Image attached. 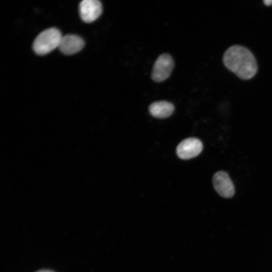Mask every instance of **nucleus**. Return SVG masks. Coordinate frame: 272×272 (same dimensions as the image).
Listing matches in <instances>:
<instances>
[{
	"label": "nucleus",
	"instance_id": "0eeeda50",
	"mask_svg": "<svg viewBox=\"0 0 272 272\" xmlns=\"http://www.w3.org/2000/svg\"><path fill=\"white\" fill-rule=\"evenodd\" d=\"M84 45V41L81 37L70 34L62 36L58 48L63 54L72 55L82 50Z\"/></svg>",
	"mask_w": 272,
	"mask_h": 272
},
{
	"label": "nucleus",
	"instance_id": "6e6552de",
	"mask_svg": "<svg viewBox=\"0 0 272 272\" xmlns=\"http://www.w3.org/2000/svg\"><path fill=\"white\" fill-rule=\"evenodd\" d=\"M175 107L170 102L160 101L152 103L149 111L150 114L156 118H165L169 117L174 112Z\"/></svg>",
	"mask_w": 272,
	"mask_h": 272
},
{
	"label": "nucleus",
	"instance_id": "1a4fd4ad",
	"mask_svg": "<svg viewBox=\"0 0 272 272\" xmlns=\"http://www.w3.org/2000/svg\"><path fill=\"white\" fill-rule=\"evenodd\" d=\"M36 272H55L54 271L47 269H42L36 271Z\"/></svg>",
	"mask_w": 272,
	"mask_h": 272
},
{
	"label": "nucleus",
	"instance_id": "20e7f679",
	"mask_svg": "<svg viewBox=\"0 0 272 272\" xmlns=\"http://www.w3.org/2000/svg\"><path fill=\"white\" fill-rule=\"evenodd\" d=\"M202 142L195 138H188L182 141L176 148V154L179 158L188 160L198 156L202 151Z\"/></svg>",
	"mask_w": 272,
	"mask_h": 272
},
{
	"label": "nucleus",
	"instance_id": "7ed1b4c3",
	"mask_svg": "<svg viewBox=\"0 0 272 272\" xmlns=\"http://www.w3.org/2000/svg\"><path fill=\"white\" fill-rule=\"evenodd\" d=\"M174 66V60L170 55L167 53L160 55L154 63L152 79L158 83L166 80L170 76Z\"/></svg>",
	"mask_w": 272,
	"mask_h": 272
},
{
	"label": "nucleus",
	"instance_id": "423d86ee",
	"mask_svg": "<svg viewBox=\"0 0 272 272\" xmlns=\"http://www.w3.org/2000/svg\"><path fill=\"white\" fill-rule=\"evenodd\" d=\"M79 12L82 20L89 23L95 21L102 12V5L98 0H84L79 5Z\"/></svg>",
	"mask_w": 272,
	"mask_h": 272
},
{
	"label": "nucleus",
	"instance_id": "f03ea898",
	"mask_svg": "<svg viewBox=\"0 0 272 272\" xmlns=\"http://www.w3.org/2000/svg\"><path fill=\"white\" fill-rule=\"evenodd\" d=\"M62 36L57 28L52 27L39 33L33 43V49L39 55H44L58 47Z\"/></svg>",
	"mask_w": 272,
	"mask_h": 272
},
{
	"label": "nucleus",
	"instance_id": "f257e3e1",
	"mask_svg": "<svg viewBox=\"0 0 272 272\" xmlns=\"http://www.w3.org/2000/svg\"><path fill=\"white\" fill-rule=\"evenodd\" d=\"M224 65L241 79L253 78L257 71V64L252 53L247 48L239 45L231 46L224 52Z\"/></svg>",
	"mask_w": 272,
	"mask_h": 272
},
{
	"label": "nucleus",
	"instance_id": "39448f33",
	"mask_svg": "<svg viewBox=\"0 0 272 272\" xmlns=\"http://www.w3.org/2000/svg\"><path fill=\"white\" fill-rule=\"evenodd\" d=\"M213 183L215 190L221 196L230 198L234 195V185L227 172L224 171L216 172L213 177Z\"/></svg>",
	"mask_w": 272,
	"mask_h": 272
},
{
	"label": "nucleus",
	"instance_id": "9d476101",
	"mask_svg": "<svg viewBox=\"0 0 272 272\" xmlns=\"http://www.w3.org/2000/svg\"><path fill=\"white\" fill-rule=\"evenodd\" d=\"M264 4L266 5V6H271L272 5V1H263Z\"/></svg>",
	"mask_w": 272,
	"mask_h": 272
}]
</instances>
